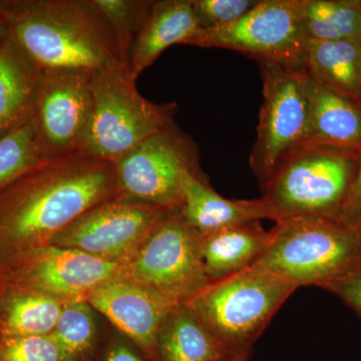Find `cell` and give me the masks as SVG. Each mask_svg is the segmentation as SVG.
Returning a JSON list of instances; mask_svg holds the SVG:
<instances>
[{
	"instance_id": "cell-1",
	"label": "cell",
	"mask_w": 361,
	"mask_h": 361,
	"mask_svg": "<svg viewBox=\"0 0 361 361\" xmlns=\"http://www.w3.org/2000/svg\"><path fill=\"white\" fill-rule=\"evenodd\" d=\"M116 192L114 163L85 154L30 169L0 192V264L9 272Z\"/></svg>"
},
{
	"instance_id": "cell-2",
	"label": "cell",
	"mask_w": 361,
	"mask_h": 361,
	"mask_svg": "<svg viewBox=\"0 0 361 361\" xmlns=\"http://www.w3.org/2000/svg\"><path fill=\"white\" fill-rule=\"evenodd\" d=\"M0 13L8 37L40 71L129 65L90 0H0Z\"/></svg>"
},
{
	"instance_id": "cell-3",
	"label": "cell",
	"mask_w": 361,
	"mask_h": 361,
	"mask_svg": "<svg viewBox=\"0 0 361 361\" xmlns=\"http://www.w3.org/2000/svg\"><path fill=\"white\" fill-rule=\"evenodd\" d=\"M361 261L360 233L339 218L300 216L276 222L256 264L289 283L324 288Z\"/></svg>"
},
{
	"instance_id": "cell-4",
	"label": "cell",
	"mask_w": 361,
	"mask_h": 361,
	"mask_svg": "<svg viewBox=\"0 0 361 361\" xmlns=\"http://www.w3.org/2000/svg\"><path fill=\"white\" fill-rule=\"evenodd\" d=\"M296 289L295 285L255 264L210 282L186 304L211 336L237 355L252 350Z\"/></svg>"
},
{
	"instance_id": "cell-5",
	"label": "cell",
	"mask_w": 361,
	"mask_h": 361,
	"mask_svg": "<svg viewBox=\"0 0 361 361\" xmlns=\"http://www.w3.org/2000/svg\"><path fill=\"white\" fill-rule=\"evenodd\" d=\"M355 149L303 145L287 157L261 197L275 223L300 216L339 218L360 166Z\"/></svg>"
},
{
	"instance_id": "cell-6",
	"label": "cell",
	"mask_w": 361,
	"mask_h": 361,
	"mask_svg": "<svg viewBox=\"0 0 361 361\" xmlns=\"http://www.w3.org/2000/svg\"><path fill=\"white\" fill-rule=\"evenodd\" d=\"M135 80L126 63L92 73V108L80 153L115 163L174 122L177 104L152 103Z\"/></svg>"
},
{
	"instance_id": "cell-7",
	"label": "cell",
	"mask_w": 361,
	"mask_h": 361,
	"mask_svg": "<svg viewBox=\"0 0 361 361\" xmlns=\"http://www.w3.org/2000/svg\"><path fill=\"white\" fill-rule=\"evenodd\" d=\"M263 103L250 169L261 191L287 157L302 146L310 120V77L306 70L258 61Z\"/></svg>"
},
{
	"instance_id": "cell-8",
	"label": "cell",
	"mask_w": 361,
	"mask_h": 361,
	"mask_svg": "<svg viewBox=\"0 0 361 361\" xmlns=\"http://www.w3.org/2000/svg\"><path fill=\"white\" fill-rule=\"evenodd\" d=\"M115 166L116 192L125 200L179 207L180 182L187 173H202L194 140L174 122L121 157Z\"/></svg>"
},
{
	"instance_id": "cell-9",
	"label": "cell",
	"mask_w": 361,
	"mask_h": 361,
	"mask_svg": "<svg viewBox=\"0 0 361 361\" xmlns=\"http://www.w3.org/2000/svg\"><path fill=\"white\" fill-rule=\"evenodd\" d=\"M299 0H259L231 25L200 30L189 45L231 49L258 61L305 70L308 44Z\"/></svg>"
},
{
	"instance_id": "cell-10",
	"label": "cell",
	"mask_w": 361,
	"mask_h": 361,
	"mask_svg": "<svg viewBox=\"0 0 361 361\" xmlns=\"http://www.w3.org/2000/svg\"><path fill=\"white\" fill-rule=\"evenodd\" d=\"M200 233L189 226L180 206L159 221L130 266L134 282L178 304H186L209 283L201 257Z\"/></svg>"
},
{
	"instance_id": "cell-11",
	"label": "cell",
	"mask_w": 361,
	"mask_h": 361,
	"mask_svg": "<svg viewBox=\"0 0 361 361\" xmlns=\"http://www.w3.org/2000/svg\"><path fill=\"white\" fill-rule=\"evenodd\" d=\"M92 71H40L30 120L47 155L80 153L92 108Z\"/></svg>"
},
{
	"instance_id": "cell-12",
	"label": "cell",
	"mask_w": 361,
	"mask_h": 361,
	"mask_svg": "<svg viewBox=\"0 0 361 361\" xmlns=\"http://www.w3.org/2000/svg\"><path fill=\"white\" fill-rule=\"evenodd\" d=\"M171 209L110 199L90 209L49 244L115 261L144 242Z\"/></svg>"
},
{
	"instance_id": "cell-13",
	"label": "cell",
	"mask_w": 361,
	"mask_h": 361,
	"mask_svg": "<svg viewBox=\"0 0 361 361\" xmlns=\"http://www.w3.org/2000/svg\"><path fill=\"white\" fill-rule=\"evenodd\" d=\"M122 267L116 261L78 249L40 247L9 271V280L52 296L87 295L111 280L118 279Z\"/></svg>"
},
{
	"instance_id": "cell-14",
	"label": "cell",
	"mask_w": 361,
	"mask_h": 361,
	"mask_svg": "<svg viewBox=\"0 0 361 361\" xmlns=\"http://www.w3.org/2000/svg\"><path fill=\"white\" fill-rule=\"evenodd\" d=\"M87 298L96 310L148 353H157L161 322L180 305L149 287L123 279L102 284Z\"/></svg>"
},
{
	"instance_id": "cell-15",
	"label": "cell",
	"mask_w": 361,
	"mask_h": 361,
	"mask_svg": "<svg viewBox=\"0 0 361 361\" xmlns=\"http://www.w3.org/2000/svg\"><path fill=\"white\" fill-rule=\"evenodd\" d=\"M200 30L193 0L153 1L130 49L133 78L137 80L168 47L188 44Z\"/></svg>"
},
{
	"instance_id": "cell-16",
	"label": "cell",
	"mask_w": 361,
	"mask_h": 361,
	"mask_svg": "<svg viewBox=\"0 0 361 361\" xmlns=\"http://www.w3.org/2000/svg\"><path fill=\"white\" fill-rule=\"evenodd\" d=\"M180 212L201 235L248 221L270 219L262 199L230 200L209 185L203 173L189 172L180 182Z\"/></svg>"
},
{
	"instance_id": "cell-17",
	"label": "cell",
	"mask_w": 361,
	"mask_h": 361,
	"mask_svg": "<svg viewBox=\"0 0 361 361\" xmlns=\"http://www.w3.org/2000/svg\"><path fill=\"white\" fill-rule=\"evenodd\" d=\"M268 239L269 231H265L260 220L202 235V263L209 283L255 265L265 251Z\"/></svg>"
},
{
	"instance_id": "cell-18",
	"label": "cell",
	"mask_w": 361,
	"mask_h": 361,
	"mask_svg": "<svg viewBox=\"0 0 361 361\" xmlns=\"http://www.w3.org/2000/svg\"><path fill=\"white\" fill-rule=\"evenodd\" d=\"M310 103L303 145H324L361 152V104L326 89L310 78Z\"/></svg>"
},
{
	"instance_id": "cell-19",
	"label": "cell",
	"mask_w": 361,
	"mask_h": 361,
	"mask_svg": "<svg viewBox=\"0 0 361 361\" xmlns=\"http://www.w3.org/2000/svg\"><path fill=\"white\" fill-rule=\"evenodd\" d=\"M40 71L11 37L0 47V139L32 113Z\"/></svg>"
},
{
	"instance_id": "cell-20",
	"label": "cell",
	"mask_w": 361,
	"mask_h": 361,
	"mask_svg": "<svg viewBox=\"0 0 361 361\" xmlns=\"http://www.w3.org/2000/svg\"><path fill=\"white\" fill-rule=\"evenodd\" d=\"M161 361H224L234 356L199 322L187 304L173 308L157 338Z\"/></svg>"
},
{
	"instance_id": "cell-21",
	"label": "cell",
	"mask_w": 361,
	"mask_h": 361,
	"mask_svg": "<svg viewBox=\"0 0 361 361\" xmlns=\"http://www.w3.org/2000/svg\"><path fill=\"white\" fill-rule=\"evenodd\" d=\"M311 80L361 104V42H315L306 49Z\"/></svg>"
},
{
	"instance_id": "cell-22",
	"label": "cell",
	"mask_w": 361,
	"mask_h": 361,
	"mask_svg": "<svg viewBox=\"0 0 361 361\" xmlns=\"http://www.w3.org/2000/svg\"><path fill=\"white\" fill-rule=\"evenodd\" d=\"M61 310L56 297L9 280L0 302V339L51 334Z\"/></svg>"
},
{
	"instance_id": "cell-23",
	"label": "cell",
	"mask_w": 361,
	"mask_h": 361,
	"mask_svg": "<svg viewBox=\"0 0 361 361\" xmlns=\"http://www.w3.org/2000/svg\"><path fill=\"white\" fill-rule=\"evenodd\" d=\"M304 32L315 42H361V0H299Z\"/></svg>"
},
{
	"instance_id": "cell-24",
	"label": "cell",
	"mask_w": 361,
	"mask_h": 361,
	"mask_svg": "<svg viewBox=\"0 0 361 361\" xmlns=\"http://www.w3.org/2000/svg\"><path fill=\"white\" fill-rule=\"evenodd\" d=\"M49 158L30 116L0 139V192L28 170Z\"/></svg>"
},
{
	"instance_id": "cell-25",
	"label": "cell",
	"mask_w": 361,
	"mask_h": 361,
	"mask_svg": "<svg viewBox=\"0 0 361 361\" xmlns=\"http://www.w3.org/2000/svg\"><path fill=\"white\" fill-rule=\"evenodd\" d=\"M111 30L123 59L129 63L137 33L153 1L148 0H90Z\"/></svg>"
},
{
	"instance_id": "cell-26",
	"label": "cell",
	"mask_w": 361,
	"mask_h": 361,
	"mask_svg": "<svg viewBox=\"0 0 361 361\" xmlns=\"http://www.w3.org/2000/svg\"><path fill=\"white\" fill-rule=\"evenodd\" d=\"M51 334L61 346L66 360H77L89 350L94 341V323L89 306L80 301L63 307Z\"/></svg>"
},
{
	"instance_id": "cell-27",
	"label": "cell",
	"mask_w": 361,
	"mask_h": 361,
	"mask_svg": "<svg viewBox=\"0 0 361 361\" xmlns=\"http://www.w3.org/2000/svg\"><path fill=\"white\" fill-rule=\"evenodd\" d=\"M0 361H68L52 334L0 339Z\"/></svg>"
},
{
	"instance_id": "cell-28",
	"label": "cell",
	"mask_w": 361,
	"mask_h": 361,
	"mask_svg": "<svg viewBox=\"0 0 361 361\" xmlns=\"http://www.w3.org/2000/svg\"><path fill=\"white\" fill-rule=\"evenodd\" d=\"M259 0H193L201 30L229 25L257 6Z\"/></svg>"
},
{
	"instance_id": "cell-29",
	"label": "cell",
	"mask_w": 361,
	"mask_h": 361,
	"mask_svg": "<svg viewBox=\"0 0 361 361\" xmlns=\"http://www.w3.org/2000/svg\"><path fill=\"white\" fill-rule=\"evenodd\" d=\"M323 289L339 297L361 316V261Z\"/></svg>"
},
{
	"instance_id": "cell-30",
	"label": "cell",
	"mask_w": 361,
	"mask_h": 361,
	"mask_svg": "<svg viewBox=\"0 0 361 361\" xmlns=\"http://www.w3.org/2000/svg\"><path fill=\"white\" fill-rule=\"evenodd\" d=\"M339 219L360 233L361 229V152L360 166L350 193L339 214Z\"/></svg>"
},
{
	"instance_id": "cell-31",
	"label": "cell",
	"mask_w": 361,
	"mask_h": 361,
	"mask_svg": "<svg viewBox=\"0 0 361 361\" xmlns=\"http://www.w3.org/2000/svg\"><path fill=\"white\" fill-rule=\"evenodd\" d=\"M106 361H142L139 356L125 346H116L106 355Z\"/></svg>"
},
{
	"instance_id": "cell-32",
	"label": "cell",
	"mask_w": 361,
	"mask_h": 361,
	"mask_svg": "<svg viewBox=\"0 0 361 361\" xmlns=\"http://www.w3.org/2000/svg\"><path fill=\"white\" fill-rule=\"evenodd\" d=\"M9 284V272L0 264V302L4 298V293H6L7 287Z\"/></svg>"
},
{
	"instance_id": "cell-33",
	"label": "cell",
	"mask_w": 361,
	"mask_h": 361,
	"mask_svg": "<svg viewBox=\"0 0 361 361\" xmlns=\"http://www.w3.org/2000/svg\"><path fill=\"white\" fill-rule=\"evenodd\" d=\"M252 350L245 351V353H240V355L232 356L229 360L224 361H250Z\"/></svg>"
},
{
	"instance_id": "cell-34",
	"label": "cell",
	"mask_w": 361,
	"mask_h": 361,
	"mask_svg": "<svg viewBox=\"0 0 361 361\" xmlns=\"http://www.w3.org/2000/svg\"><path fill=\"white\" fill-rule=\"evenodd\" d=\"M7 35H7L6 23H4L1 13H0V47L4 44V40L6 39Z\"/></svg>"
},
{
	"instance_id": "cell-35",
	"label": "cell",
	"mask_w": 361,
	"mask_h": 361,
	"mask_svg": "<svg viewBox=\"0 0 361 361\" xmlns=\"http://www.w3.org/2000/svg\"><path fill=\"white\" fill-rule=\"evenodd\" d=\"M360 237H361V229L360 230Z\"/></svg>"
}]
</instances>
